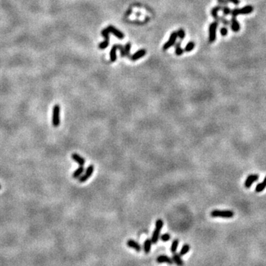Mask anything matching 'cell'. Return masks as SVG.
Returning a JSON list of instances; mask_svg holds the SVG:
<instances>
[{"label": "cell", "instance_id": "44dd1931", "mask_svg": "<svg viewBox=\"0 0 266 266\" xmlns=\"http://www.w3.org/2000/svg\"><path fill=\"white\" fill-rule=\"evenodd\" d=\"M131 47L132 44L130 42H127L124 46V51H125V57H127L130 58L131 57V54H130V51H131Z\"/></svg>", "mask_w": 266, "mask_h": 266}, {"label": "cell", "instance_id": "4fadbf2b", "mask_svg": "<svg viewBox=\"0 0 266 266\" xmlns=\"http://www.w3.org/2000/svg\"><path fill=\"white\" fill-rule=\"evenodd\" d=\"M126 245L128 247L134 249V250L136 251H138V252H139V251H141V247H140V245H139V244H138V242H137L136 241H135L133 240H129L128 241H127Z\"/></svg>", "mask_w": 266, "mask_h": 266}, {"label": "cell", "instance_id": "52a82bcc", "mask_svg": "<svg viewBox=\"0 0 266 266\" xmlns=\"http://www.w3.org/2000/svg\"><path fill=\"white\" fill-rule=\"evenodd\" d=\"M93 172H94V166L93 164L90 165L87 168V169L85 170L84 174H83V175L78 178V181H79L80 183H84V182H86L87 180L92 176Z\"/></svg>", "mask_w": 266, "mask_h": 266}, {"label": "cell", "instance_id": "2e32d148", "mask_svg": "<svg viewBox=\"0 0 266 266\" xmlns=\"http://www.w3.org/2000/svg\"><path fill=\"white\" fill-rule=\"evenodd\" d=\"M172 260H173V262H175L178 266H183L184 265L183 261L182 260L180 254H178L174 253L173 256H172Z\"/></svg>", "mask_w": 266, "mask_h": 266}, {"label": "cell", "instance_id": "d6986e66", "mask_svg": "<svg viewBox=\"0 0 266 266\" xmlns=\"http://www.w3.org/2000/svg\"><path fill=\"white\" fill-rule=\"evenodd\" d=\"M152 240L150 239H146L145 240L144 244H143V250H144V252L146 254H148L150 252V250H151V247H152Z\"/></svg>", "mask_w": 266, "mask_h": 266}, {"label": "cell", "instance_id": "5b68a950", "mask_svg": "<svg viewBox=\"0 0 266 266\" xmlns=\"http://www.w3.org/2000/svg\"><path fill=\"white\" fill-rule=\"evenodd\" d=\"M219 22L217 21H215L212 22L209 25V41L210 43L215 42L217 37V29L218 28Z\"/></svg>", "mask_w": 266, "mask_h": 266}, {"label": "cell", "instance_id": "ffe728a7", "mask_svg": "<svg viewBox=\"0 0 266 266\" xmlns=\"http://www.w3.org/2000/svg\"><path fill=\"white\" fill-rule=\"evenodd\" d=\"M189 251H190V245H188V244H185V245H183L182 248L180 249L179 254H180V257H183V256H185L186 254L188 253Z\"/></svg>", "mask_w": 266, "mask_h": 266}, {"label": "cell", "instance_id": "7402d4cb", "mask_svg": "<svg viewBox=\"0 0 266 266\" xmlns=\"http://www.w3.org/2000/svg\"><path fill=\"white\" fill-rule=\"evenodd\" d=\"M175 54H176L177 56H181V55L183 54L184 50L181 48V46H180V41H179V42L175 43Z\"/></svg>", "mask_w": 266, "mask_h": 266}, {"label": "cell", "instance_id": "f546056e", "mask_svg": "<svg viewBox=\"0 0 266 266\" xmlns=\"http://www.w3.org/2000/svg\"><path fill=\"white\" fill-rule=\"evenodd\" d=\"M170 238H171V236H170L169 234H168V233L163 234V235H162L161 236H160V240H161L162 241H163V242H166V241H169L170 240Z\"/></svg>", "mask_w": 266, "mask_h": 266}, {"label": "cell", "instance_id": "277c9868", "mask_svg": "<svg viewBox=\"0 0 266 266\" xmlns=\"http://www.w3.org/2000/svg\"><path fill=\"white\" fill-rule=\"evenodd\" d=\"M60 105L56 104L53 108V115H52V124L54 127L59 126L61 120H60Z\"/></svg>", "mask_w": 266, "mask_h": 266}, {"label": "cell", "instance_id": "e0dca14e", "mask_svg": "<svg viewBox=\"0 0 266 266\" xmlns=\"http://www.w3.org/2000/svg\"><path fill=\"white\" fill-rule=\"evenodd\" d=\"M221 9H222V5H220L214 7V8L212 9L211 14H212V16H213L214 19H215V21H217V18H218V12Z\"/></svg>", "mask_w": 266, "mask_h": 266}, {"label": "cell", "instance_id": "f1b7e54d", "mask_svg": "<svg viewBox=\"0 0 266 266\" xmlns=\"http://www.w3.org/2000/svg\"><path fill=\"white\" fill-rule=\"evenodd\" d=\"M265 188H266V186L265 185V183H264L263 182H262V183L257 184V186H256L255 190L257 192H261L265 189Z\"/></svg>", "mask_w": 266, "mask_h": 266}, {"label": "cell", "instance_id": "e575fe53", "mask_svg": "<svg viewBox=\"0 0 266 266\" xmlns=\"http://www.w3.org/2000/svg\"><path fill=\"white\" fill-rule=\"evenodd\" d=\"M262 182H263V183H265V185L266 186V176H265V179H264V180H263V181H262Z\"/></svg>", "mask_w": 266, "mask_h": 266}, {"label": "cell", "instance_id": "d6a6232c", "mask_svg": "<svg viewBox=\"0 0 266 266\" xmlns=\"http://www.w3.org/2000/svg\"><path fill=\"white\" fill-rule=\"evenodd\" d=\"M217 2H218V4L220 5H222V6L228 5V3H229L228 2V0H217Z\"/></svg>", "mask_w": 266, "mask_h": 266}, {"label": "cell", "instance_id": "5bb4252c", "mask_svg": "<svg viewBox=\"0 0 266 266\" xmlns=\"http://www.w3.org/2000/svg\"><path fill=\"white\" fill-rule=\"evenodd\" d=\"M72 158L74 160L75 162H76L79 166H84L85 164V159L82 158L81 156H80L77 153H73L72 154Z\"/></svg>", "mask_w": 266, "mask_h": 266}, {"label": "cell", "instance_id": "d4e9b609", "mask_svg": "<svg viewBox=\"0 0 266 266\" xmlns=\"http://www.w3.org/2000/svg\"><path fill=\"white\" fill-rule=\"evenodd\" d=\"M217 21H218V22L222 23V24H223L225 26H228V25L230 24V21H229L227 19H225V18L224 17V16H218V18H217Z\"/></svg>", "mask_w": 266, "mask_h": 266}, {"label": "cell", "instance_id": "8fae6325", "mask_svg": "<svg viewBox=\"0 0 266 266\" xmlns=\"http://www.w3.org/2000/svg\"><path fill=\"white\" fill-rule=\"evenodd\" d=\"M146 51L145 49H140L139 51H138L137 52H135L133 55H132L131 57H130V59L132 61H137V60L140 59V58H143V56L146 55Z\"/></svg>", "mask_w": 266, "mask_h": 266}, {"label": "cell", "instance_id": "cb8c5ba5", "mask_svg": "<svg viewBox=\"0 0 266 266\" xmlns=\"http://www.w3.org/2000/svg\"><path fill=\"white\" fill-rule=\"evenodd\" d=\"M178 245H179V240H177V239H176V240H175L173 242H172L171 247H170V251H171L172 253H175V252H176L177 247H178Z\"/></svg>", "mask_w": 266, "mask_h": 266}, {"label": "cell", "instance_id": "836d02e7", "mask_svg": "<svg viewBox=\"0 0 266 266\" xmlns=\"http://www.w3.org/2000/svg\"><path fill=\"white\" fill-rule=\"evenodd\" d=\"M228 2L233 3L234 5H239L240 3V0H228Z\"/></svg>", "mask_w": 266, "mask_h": 266}, {"label": "cell", "instance_id": "9a60e30c", "mask_svg": "<svg viewBox=\"0 0 266 266\" xmlns=\"http://www.w3.org/2000/svg\"><path fill=\"white\" fill-rule=\"evenodd\" d=\"M117 50H118V48H117V44L113 45L112 47L111 50H110V60H111L112 62H115L117 59Z\"/></svg>", "mask_w": 266, "mask_h": 266}, {"label": "cell", "instance_id": "9c48e42d", "mask_svg": "<svg viewBox=\"0 0 266 266\" xmlns=\"http://www.w3.org/2000/svg\"><path fill=\"white\" fill-rule=\"evenodd\" d=\"M231 24V28H232V31L235 33H237V32L240 31V22L238 21V20L237 19V18L232 16V19L230 21Z\"/></svg>", "mask_w": 266, "mask_h": 266}, {"label": "cell", "instance_id": "7c38bea8", "mask_svg": "<svg viewBox=\"0 0 266 266\" xmlns=\"http://www.w3.org/2000/svg\"><path fill=\"white\" fill-rule=\"evenodd\" d=\"M157 262L158 263H167L169 265L173 264V260L170 257L166 255H160L157 258Z\"/></svg>", "mask_w": 266, "mask_h": 266}, {"label": "cell", "instance_id": "1f68e13d", "mask_svg": "<svg viewBox=\"0 0 266 266\" xmlns=\"http://www.w3.org/2000/svg\"><path fill=\"white\" fill-rule=\"evenodd\" d=\"M220 34H221L222 36H227V34H228V28H226V26H224L220 28Z\"/></svg>", "mask_w": 266, "mask_h": 266}, {"label": "cell", "instance_id": "30bf717a", "mask_svg": "<svg viewBox=\"0 0 266 266\" xmlns=\"http://www.w3.org/2000/svg\"><path fill=\"white\" fill-rule=\"evenodd\" d=\"M259 179V176L257 175H250L247 177L246 180L245 182V187L248 189L251 186L254 182L257 181Z\"/></svg>", "mask_w": 266, "mask_h": 266}, {"label": "cell", "instance_id": "603a6c76", "mask_svg": "<svg viewBox=\"0 0 266 266\" xmlns=\"http://www.w3.org/2000/svg\"><path fill=\"white\" fill-rule=\"evenodd\" d=\"M195 43L193 41H191L188 43V44L186 45L184 51L187 52V53H189V52L193 51L194 48H195Z\"/></svg>", "mask_w": 266, "mask_h": 266}, {"label": "cell", "instance_id": "484cf974", "mask_svg": "<svg viewBox=\"0 0 266 266\" xmlns=\"http://www.w3.org/2000/svg\"><path fill=\"white\" fill-rule=\"evenodd\" d=\"M221 10L222 11L223 16H228L229 14H231V11H232V10H231V8H229V7H228V5L222 6Z\"/></svg>", "mask_w": 266, "mask_h": 266}, {"label": "cell", "instance_id": "6da1fadb", "mask_svg": "<svg viewBox=\"0 0 266 266\" xmlns=\"http://www.w3.org/2000/svg\"><path fill=\"white\" fill-rule=\"evenodd\" d=\"M163 226V221L161 219H158L155 222V228L154 230L152 236V242L153 244H156L158 242L159 238H160V232H161L162 228Z\"/></svg>", "mask_w": 266, "mask_h": 266}, {"label": "cell", "instance_id": "83f0119b", "mask_svg": "<svg viewBox=\"0 0 266 266\" xmlns=\"http://www.w3.org/2000/svg\"><path fill=\"white\" fill-rule=\"evenodd\" d=\"M109 44H110V40L104 39V41H102V42L100 43L99 45H98V48L101 50L106 49V48L109 46Z\"/></svg>", "mask_w": 266, "mask_h": 266}, {"label": "cell", "instance_id": "ac0fdd59", "mask_svg": "<svg viewBox=\"0 0 266 266\" xmlns=\"http://www.w3.org/2000/svg\"><path fill=\"white\" fill-rule=\"evenodd\" d=\"M84 172V167L82 166H80L77 169L75 170V172L73 174V177L75 179H78L82 175L83 172Z\"/></svg>", "mask_w": 266, "mask_h": 266}, {"label": "cell", "instance_id": "d590c367", "mask_svg": "<svg viewBox=\"0 0 266 266\" xmlns=\"http://www.w3.org/2000/svg\"><path fill=\"white\" fill-rule=\"evenodd\" d=\"M1 187H2V186H1V185H0V189H1Z\"/></svg>", "mask_w": 266, "mask_h": 266}, {"label": "cell", "instance_id": "4316f807", "mask_svg": "<svg viewBox=\"0 0 266 266\" xmlns=\"http://www.w3.org/2000/svg\"><path fill=\"white\" fill-rule=\"evenodd\" d=\"M176 32H177V38H180V40L184 39V38H185V36H186V33H185V31H184L183 29L180 28V29L177 30Z\"/></svg>", "mask_w": 266, "mask_h": 266}, {"label": "cell", "instance_id": "4dcf8cb0", "mask_svg": "<svg viewBox=\"0 0 266 266\" xmlns=\"http://www.w3.org/2000/svg\"><path fill=\"white\" fill-rule=\"evenodd\" d=\"M117 48H118V49L120 51V56H121V57H125L124 47L122 46L121 44H117Z\"/></svg>", "mask_w": 266, "mask_h": 266}, {"label": "cell", "instance_id": "3957f363", "mask_svg": "<svg viewBox=\"0 0 266 266\" xmlns=\"http://www.w3.org/2000/svg\"><path fill=\"white\" fill-rule=\"evenodd\" d=\"M211 217H222V218H232L235 216L233 211L230 210H218L215 209L211 212Z\"/></svg>", "mask_w": 266, "mask_h": 266}, {"label": "cell", "instance_id": "8992f818", "mask_svg": "<svg viewBox=\"0 0 266 266\" xmlns=\"http://www.w3.org/2000/svg\"><path fill=\"white\" fill-rule=\"evenodd\" d=\"M177 38V32L176 31H174L172 32L170 35L168 41L163 44V51H167V50L169 49L170 48H172V46L175 44L176 43V40Z\"/></svg>", "mask_w": 266, "mask_h": 266}, {"label": "cell", "instance_id": "ba28073f", "mask_svg": "<svg viewBox=\"0 0 266 266\" xmlns=\"http://www.w3.org/2000/svg\"><path fill=\"white\" fill-rule=\"evenodd\" d=\"M107 28L108 29L109 32L111 33H113V34L114 35V36L116 38H119V39H123V38H124V36H125L124 34H123V33H122L121 31H119V30L117 29L115 27L113 26V25H109Z\"/></svg>", "mask_w": 266, "mask_h": 266}, {"label": "cell", "instance_id": "7a4b0ae2", "mask_svg": "<svg viewBox=\"0 0 266 266\" xmlns=\"http://www.w3.org/2000/svg\"><path fill=\"white\" fill-rule=\"evenodd\" d=\"M254 8L252 5H245L242 8H234L231 11V14L234 17H237L239 15L250 14L254 11Z\"/></svg>", "mask_w": 266, "mask_h": 266}]
</instances>
